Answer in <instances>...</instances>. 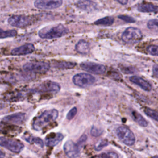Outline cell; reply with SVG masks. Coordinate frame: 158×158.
Returning a JSON list of instances; mask_svg holds the SVG:
<instances>
[{
	"instance_id": "obj_18",
	"label": "cell",
	"mask_w": 158,
	"mask_h": 158,
	"mask_svg": "<svg viewBox=\"0 0 158 158\" xmlns=\"http://www.w3.org/2000/svg\"><path fill=\"white\" fill-rule=\"evenodd\" d=\"M75 50L81 54H88L90 51L89 44L88 41L81 40L76 44Z\"/></svg>"
},
{
	"instance_id": "obj_4",
	"label": "cell",
	"mask_w": 158,
	"mask_h": 158,
	"mask_svg": "<svg viewBox=\"0 0 158 158\" xmlns=\"http://www.w3.org/2000/svg\"><path fill=\"white\" fill-rule=\"evenodd\" d=\"M116 135L118 139L125 145L131 146L135 143V136L130 128L125 126H120L116 130Z\"/></svg>"
},
{
	"instance_id": "obj_15",
	"label": "cell",
	"mask_w": 158,
	"mask_h": 158,
	"mask_svg": "<svg viewBox=\"0 0 158 158\" xmlns=\"http://www.w3.org/2000/svg\"><path fill=\"white\" fill-rule=\"evenodd\" d=\"M129 79L133 83L139 86L142 89L146 91H150L152 89L151 84L148 81L141 77L133 75L130 77Z\"/></svg>"
},
{
	"instance_id": "obj_34",
	"label": "cell",
	"mask_w": 158,
	"mask_h": 158,
	"mask_svg": "<svg viewBox=\"0 0 158 158\" xmlns=\"http://www.w3.org/2000/svg\"><path fill=\"white\" fill-rule=\"evenodd\" d=\"M121 70L125 73H133L135 72L134 69H132L131 67H122Z\"/></svg>"
},
{
	"instance_id": "obj_3",
	"label": "cell",
	"mask_w": 158,
	"mask_h": 158,
	"mask_svg": "<svg viewBox=\"0 0 158 158\" xmlns=\"http://www.w3.org/2000/svg\"><path fill=\"white\" fill-rule=\"evenodd\" d=\"M143 38L141 31L136 27H130L127 28L122 34V40L127 44H135Z\"/></svg>"
},
{
	"instance_id": "obj_12",
	"label": "cell",
	"mask_w": 158,
	"mask_h": 158,
	"mask_svg": "<svg viewBox=\"0 0 158 158\" xmlns=\"http://www.w3.org/2000/svg\"><path fill=\"white\" fill-rule=\"evenodd\" d=\"M64 151L69 158H76L80 154V146L72 140H68L64 145Z\"/></svg>"
},
{
	"instance_id": "obj_29",
	"label": "cell",
	"mask_w": 158,
	"mask_h": 158,
	"mask_svg": "<svg viewBox=\"0 0 158 158\" xmlns=\"http://www.w3.org/2000/svg\"><path fill=\"white\" fill-rule=\"evenodd\" d=\"M108 144H109V142L107 141V140L104 139H100L95 144L94 149L96 151H100L104 147L107 146Z\"/></svg>"
},
{
	"instance_id": "obj_25",
	"label": "cell",
	"mask_w": 158,
	"mask_h": 158,
	"mask_svg": "<svg viewBox=\"0 0 158 158\" xmlns=\"http://www.w3.org/2000/svg\"><path fill=\"white\" fill-rule=\"evenodd\" d=\"M17 35V31L15 30H4L0 28V39L14 37Z\"/></svg>"
},
{
	"instance_id": "obj_32",
	"label": "cell",
	"mask_w": 158,
	"mask_h": 158,
	"mask_svg": "<svg viewBox=\"0 0 158 158\" xmlns=\"http://www.w3.org/2000/svg\"><path fill=\"white\" fill-rule=\"evenodd\" d=\"M77 113V107H74L72 108L69 110L68 114H67V118L68 120H72L76 115Z\"/></svg>"
},
{
	"instance_id": "obj_37",
	"label": "cell",
	"mask_w": 158,
	"mask_h": 158,
	"mask_svg": "<svg viewBox=\"0 0 158 158\" xmlns=\"http://www.w3.org/2000/svg\"><path fill=\"white\" fill-rule=\"evenodd\" d=\"M117 2H118V3H120L122 5H125L127 4L128 0H115Z\"/></svg>"
},
{
	"instance_id": "obj_8",
	"label": "cell",
	"mask_w": 158,
	"mask_h": 158,
	"mask_svg": "<svg viewBox=\"0 0 158 158\" xmlns=\"http://www.w3.org/2000/svg\"><path fill=\"white\" fill-rule=\"evenodd\" d=\"M80 67L83 70L96 75H102L106 71L105 65L93 62H83L80 64Z\"/></svg>"
},
{
	"instance_id": "obj_10",
	"label": "cell",
	"mask_w": 158,
	"mask_h": 158,
	"mask_svg": "<svg viewBox=\"0 0 158 158\" xmlns=\"http://www.w3.org/2000/svg\"><path fill=\"white\" fill-rule=\"evenodd\" d=\"M31 22V19L25 15H14L10 17L8 19V23L11 26L20 28L27 27Z\"/></svg>"
},
{
	"instance_id": "obj_20",
	"label": "cell",
	"mask_w": 158,
	"mask_h": 158,
	"mask_svg": "<svg viewBox=\"0 0 158 158\" xmlns=\"http://www.w3.org/2000/svg\"><path fill=\"white\" fill-rule=\"evenodd\" d=\"M131 115L133 120L139 125L143 127H145L148 125V122L146 121V120L136 110H132L131 112Z\"/></svg>"
},
{
	"instance_id": "obj_13",
	"label": "cell",
	"mask_w": 158,
	"mask_h": 158,
	"mask_svg": "<svg viewBox=\"0 0 158 158\" xmlns=\"http://www.w3.org/2000/svg\"><path fill=\"white\" fill-rule=\"evenodd\" d=\"M26 118V115L25 113L17 112L10 115L5 116L2 118V121L8 123L14 124H21L23 123Z\"/></svg>"
},
{
	"instance_id": "obj_7",
	"label": "cell",
	"mask_w": 158,
	"mask_h": 158,
	"mask_svg": "<svg viewBox=\"0 0 158 158\" xmlns=\"http://www.w3.org/2000/svg\"><path fill=\"white\" fill-rule=\"evenodd\" d=\"M50 68V64L44 61L30 62L23 65V69L26 72H35L38 73H44Z\"/></svg>"
},
{
	"instance_id": "obj_24",
	"label": "cell",
	"mask_w": 158,
	"mask_h": 158,
	"mask_svg": "<svg viewBox=\"0 0 158 158\" xmlns=\"http://www.w3.org/2000/svg\"><path fill=\"white\" fill-rule=\"evenodd\" d=\"M15 127L10 126L7 125V123H4L2 122H0V133L4 134H8L14 132L17 129Z\"/></svg>"
},
{
	"instance_id": "obj_11",
	"label": "cell",
	"mask_w": 158,
	"mask_h": 158,
	"mask_svg": "<svg viewBox=\"0 0 158 158\" xmlns=\"http://www.w3.org/2000/svg\"><path fill=\"white\" fill-rule=\"evenodd\" d=\"M60 89V86L52 81H44L36 87L35 91L40 93H57Z\"/></svg>"
},
{
	"instance_id": "obj_22",
	"label": "cell",
	"mask_w": 158,
	"mask_h": 158,
	"mask_svg": "<svg viewBox=\"0 0 158 158\" xmlns=\"http://www.w3.org/2000/svg\"><path fill=\"white\" fill-rule=\"evenodd\" d=\"M23 139L27 142H28L30 144H35L41 148H43L44 146L43 141L38 137H35V136H33L31 135H26V136H23Z\"/></svg>"
},
{
	"instance_id": "obj_19",
	"label": "cell",
	"mask_w": 158,
	"mask_h": 158,
	"mask_svg": "<svg viewBox=\"0 0 158 158\" xmlns=\"http://www.w3.org/2000/svg\"><path fill=\"white\" fill-rule=\"evenodd\" d=\"M138 10L141 12H154L156 14L158 7L151 3H142L138 6Z\"/></svg>"
},
{
	"instance_id": "obj_39",
	"label": "cell",
	"mask_w": 158,
	"mask_h": 158,
	"mask_svg": "<svg viewBox=\"0 0 158 158\" xmlns=\"http://www.w3.org/2000/svg\"><path fill=\"white\" fill-rule=\"evenodd\" d=\"M4 104H1V103H0V110H1V109H2L3 108H4Z\"/></svg>"
},
{
	"instance_id": "obj_35",
	"label": "cell",
	"mask_w": 158,
	"mask_h": 158,
	"mask_svg": "<svg viewBox=\"0 0 158 158\" xmlns=\"http://www.w3.org/2000/svg\"><path fill=\"white\" fill-rule=\"evenodd\" d=\"M86 139H87L86 135H83L79 138V139H78V142H77V143L79 146H80L81 144H83V143L86 141Z\"/></svg>"
},
{
	"instance_id": "obj_26",
	"label": "cell",
	"mask_w": 158,
	"mask_h": 158,
	"mask_svg": "<svg viewBox=\"0 0 158 158\" xmlns=\"http://www.w3.org/2000/svg\"><path fill=\"white\" fill-rule=\"evenodd\" d=\"M143 110L147 116H148L149 117H150L151 118H152L156 121H157L158 115H157V112L156 110H153V109H152L149 107H144Z\"/></svg>"
},
{
	"instance_id": "obj_30",
	"label": "cell",
	"mask_w": 158,
	"mask_h": 158,
	"mask_svg": "<svg viewBox=\"0 0 158 158\" xmlns=\"http://www.w3.org/2000/svg\"><path fill=\"white\" fill-rule=\"evenodd\" d=\"M147 52L152 55V56H158V47L157 45H149L147 47Z\"/></svg>"
},
{
	"instance_id": "obj_23",
	"label": "cell",
	"mask_w": 158,
	"mask_h": 158,
	"mask_svg": "<svg viewBox=\"0 0 158 158\" xmlns=\"http://www.w3.org/2000/svg\"><path fill=\"white\" fill-rule=\"evenodd\" d=\"M77 65L76 63L72 62H66V61H60L56 62L55 67L60 69H73Z\"/></svg>"
},
{
	"instance_id": "obj_27",
	"label": "cell",
	"mask_w": 158,
	"mask_h": 158,
	"mask_svg": "<svg viewBox=\"0 0 158 158\" xmlns=\"http://www.w3.org/2000/svg\"><path fill=\"white\" fill-rule=\"evenodd\" d=\"M91 158H118L117 154L114 152H103L100 154L93 156Z\"/></svg>"
},
{
	"instance_id": "obj_5",
	"label": "cell",
	"mask_w": 158,
	"mask_h": 158,
	"mask_svg": "<svg viewBox=\"0 0 158 158\" xmlns=\"http://www.w3.org/2000/svg\"><path fill=\"white\" fill-rule=\"evenodd\" d=\"M0 146L4 147L15 153H19L24 148V145L21 141L3 136L0 137Z\"/></svg>"
},
{
	"instance_id": "obj_31",
	"label": "cell",
	"mask_w": 158,
	"mask_h": 158,
	"mask_svg": "<svg viewBox=\"0 0 158 158\" xmlns=\"http://www.w3.org/2000/svg\"><path fill=\"white\" fill-rule=\"evenodd\" d=\"M118 17L127 23H135L136 22V20L133 17L128 15H120Z\"/></svg>"
},
{
	"instance_id": "obj_9",
	"label": "cell",
	"mask_w": 158,
	"mask_h": 158,
	"mask_svg": "<svg viewBox=\"0 0 158 158\" xmlns=\"http://www.w3.org/2000/svg\"><path fill=\"white\" fill-rule=\"evenodd\" d=\"M62 3V0H35L34 6L41 10H52L60 7Z\"/></svg>"
},
{
	"instance_id": "obj_6",
	"label": "cell",
	"mask_w": 158,
	"mask_h": 158,
	"mask_svg": "<svg viewBox=\"0 0 158 158\" xmlns=\"http://www.w3.org/2000/svg\"><path fill=\"white\" fill-rule=\"evenodd\" d=\"M72 81L78 86L86 88L94 84L96 81V78L89 73H79L72 77Z\"/></svg>"
},
{
	"instance_id": "obj_16",
	"label": "cell",
	"mask_w": 158,
	"mask_h": 158,
	"mask_svg": "<svg viewBox=\"0 0 158 158\" xmlns=\"http://www.w3.org/2000/svg\"><path fill=\"white\" fill-rule=\"evenodd\" d=\"M64 138V135L60 133H50L45 138V143L47 146L54 147L59 143Z\"/></svg>"
},
{
	"instance_id": "obj_17",
	"label": "cell",
	"mask_w": 158,
	"mask_h": 158,
	"mask_svg": "<svg viewBox=\"0 0 158 158\" xmlns=\"http://www.w3.org/2000/svg\"><path fill=\"white\" fill-rule=\"evenodd\" d=\"M77 6L78 8L86 11H93L96 9V4L91 0H79Z\"/></svg>"
},
{
	"instance_id": "obj_33",
	"label": "cell",
	"mask_w": 158,
	"mask_h": 158,
	"mask_svg": "<svg viewBox=\"0 0 158 158\" xmlns=\"http://www.w3.org/2000/svg\"><path fill=\"white\" fill-rule=\"evenodd\" d=\"M91 135L93 136H99L100 135H102V131L95 127H93L91 129Z\"/></svg>"
},
{
	"instance_id": "obj_2",
	"label": "cell",
	"mask_w": 158,
	"mask_h": 158,
	"mask_svg": "<svg viewBox=\"0 0 158 158\" xmlns=\"http://www.w3.org/2000/svg\"><path fill=\"white\" fill-rule=\"evenodd\" d=\"M69 33V30L62 24H55L42 28L38 31V36L43 39H54L60 38Z\"/></svg>"
},
{
	"instance_id": "obj_38",
	"label": "cell",
	"mask_w": 158,
	"mask_h": 158,
	"mask_svg": "<svg viewBox=\"0 0 158 158\" xmlns=\"http://www.w3.org/2000/svg\"><path fill=\"white\" fill-rule=\"evenodd\" d=\"M5 157V154L0 150V158H4Z\"/></svg>"
},
{
	"instance_id": "obj_36",
	"label": "cell",
	"mask_w": 158,
	"mask_h": 158,
	"mask_svg": "<svg viewBox=\"0 0 158 158\" xmlns=\"http://www.w3.org/2000/svg\"><path fill=\"white\" fill-rule=\"evenodd\" d=\"M152 72H153V75H154V77L156 78H157V75H158V67H157V65H154L153 66Z\"/></svg>"
},
{
	"instance_id": "obj_28",
	"label": "cell",
	"mask_w": 158,
	"mask_h": 158,
	"mask_svg": "<svg viewBox=\"0 0 158 158\" xmlns=\"http://www.w3.org/2000/svg\"><path fill=\"white\" fill-rule=\"evenodd\" d=\"M158 20L157 19H151L147 23V27L150 30H152L155 31H157L158 29Z\"/></svg>"
},
{
	"instance_id": "obj_21",
	"label": "cell",
	"mask_w": 158,
	"mask_h": 158,
	"mask_svg": "<svg viewBox=\"0 0 158 158\" xmlns=\"http://www.w3.org/2000/svg\"><path fill=\"white\" fill-rule=\"evenodd\" d=\"M114 19L110 16H107L100 19L96 20L94 24L96 25H102V26H110L114 23Z\"/></svg>"
},
{
	"instance_id": "obj_1",
	"label": "cell",
	"mask_w": 158,
	"mask_h": 158,
	"mask_svg": "<svg viewBox=\"0 0 158 158\" xmlns=\"http://www.w3.org/2000/svg\"><path fill=\"white\" fill-rule=\"evenodd\" d=\"M59 115L58 110L56 109H48L43 112L40 115L33 118L32 127L36 131L44 129L49 124L54 122Z\"/></svg>"
},
{
	"instance_id": "obj_40",
	"label": "cell",
	"mask_w": 158,
	"mask_h": 158,
	"mask_svg": "<svg viewBox=\"0 0 158 158\" xmlns=\"http://www.w3.org/2000/svg\"><path fill=\"white\" fill-rule=\"evenodd\" d=\"M152 158H158L157 157V156H154V157H152Z\"/></svg>"
},
{
	"instance_id": "obj_14",
	"label": "cell",
	"mask_w": 158,
	"mask_h": 158,
	"mask_svg": "<svg viewBox=\"0 0 158 158\" xmlns=\"http://www.w3.org/2000/svg\"><path fill=\"white\" fill-rule=\"evenodd\" d=\"M35 49L34 45L31 43H27L19 47L15 48L11 51L13 56H23L32 53Z\"/></svg>"
}]
</instances>
